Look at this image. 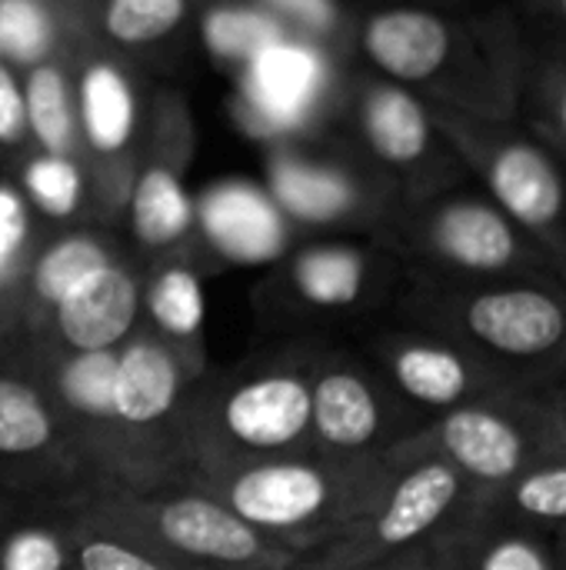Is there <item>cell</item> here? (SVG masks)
Instances as JSON below:
<instances>
[{
  "mask_svg": "<svg viewBox=\"0 0 566 570\" xmlns=\"http://www.w3.org/2000/svg\"><path fill=\"white\" fill-rule=\"evenodd\" d=\"M410 324L454 337L530 387L566 381V281H440L424 277L410 291Z\"/></svg>",
  "mask_w": 566,
  "mask_h": 570,
  "instance_id": "cell-4",
  "label": "cell"
},
{
  "mask_svg": "<svg viewBox=\"0 0 566 570\" xmlns=\"http://www.w3.org/2000/svg\"><path fill=\"white\" fill-rule=\"evenodd\" d=\"M494 521L557 534L566 528V448H557L484 498Z\"/></svg>",
  "mask_w": 566,
  "mask_h": 570,
  "instance_id": "cell-23",
  "label": "cell"
},
{
  "mask_svg": "<svg viewBox=\"0 0 566 570\" xmlns=\"http://www.w3.org/2000/svg\"><path fill=\"white\" fill-rule=\"evenodd\" d=\"M557 448L564 444L550 384L504 391L430 417L420 431L390 448L387 458H440L487 498Z\"/></svg>",
  "mask_w": 566,
  "mask_h": 570,
  "instance_id": "cell-7",
  "label": "cell"
},
{
  "mask_svg": "<svg viewBox=\"0 0 566 570\" xmlns=\"http://www.w3.org/2000/svg\"><path fill=\"white\" fill-rule=\"evenodd\" d=\"M394 474L374 508L304 570H357L394 558L467 518L484 498L440 458H390Z\"/></svg>",
  "mask_w": 566,
  "mask_h": 570,
  "instance_id": "cell-10",
  "label": "cell"
},
{
  "mask_svg": "<svg viewBox=\"0 0 566 570\" xmlns=\"http://www.w3.org/2000/svg\"><path fill=\"white\" fill-rule=\"evenodd\" d=\"M294 311L314 317H354L377 307L387 291L384 261L354 244H317L300 250L284 274Z\"/></svg>",
  "mask_w": 566,
  "mask_h": 570,
  "instance_id": "cell-16",
  "label": "cell"
},
{
  "mask_svg": "<svg viewBox=\"0 0 566 570\" xmlns=\"http://www.w3.org/2000/svg\"><path fill=\"white\" fill-rule=\"evenodd\" d=\"M27 130V104L20 87L13 83L10 70L0 63V144L20 140Z\"/></svg>",
  "mask_w": 566,
  "mask_h": 570,
  "instance_id": "cell-37",
  "label": "cell"
},
{
  "mask_svg": "<svg viewBox=\"0 0 566 570\" xmlns=\"http://www.w3.org/2000/svg\"><path fill=\"white\" fill-rule=\"evenodd\" d=\"M183 17V0H110L103 27L120 43H147L170 33Z\"/></svg>",
  "mask_w": 566,
  "mask_h": 570,
  "instance_id": "cell-33",
  "label": "cell"
},
{
  "mask_svg": "<svg viewBox=\"0 0 566 570\" xmlns=\"http://www.w3.org/2000/svg\"><path fill=\"white\" fill-rule=\"evenodd\" d=\"M200 377L187 361L153 337L147 327H137L117 347L113 367V407L123 431L183 484L180 458V417L190 387Z\"/></svg>",
  "mask_w": 566,
  "mask_h": 570,
  "instance_id": "cell-13",
  "label": "cell"
},
{
  "mask_svg": "<svg viewBox=\"0 0 566 570\" xmlns=\"http://www.w3.org/2000/svg\"><path fill=\"white\" fill-rule=\"evenodd\" d=\"M110 261H113L110 250L90 234H67V237L53 240L50 247H43L27 267L23 307H20L17 324H13L17 341L37 334L40 324L47 321V314L57 307V301L70 287H77L80 281H87L90 274L107 267ZM7 344H13V337Z\"/></svg>",
  "mask_w": 566,
  "mask_h": 570,
  "instance_id": "cell-22",
  "label": "cell"
},
{
  "mask_svg": "<svg viewBox=\"0 0 566 570\" xmlns=\"http://www.w3.org/2000/svg\"><path fill=\"white\" fill-rule=\"evenodd\" d=\"M0 481L30 498L83 494L60 421L27 367L0 351Z\"/></svg>",
  "mask_w": 566,
  "mask_h": 570,
  "instance_id": "cell-14",
  "label": "cell"
},
{
  "mask_svg": "<svg viewBox=\"0 0 566 570\" xmlns=\"http://www.w3.org/2000/svg\"><path fill=\"white\" fill-rule=\"evenodd\" d=\"M67 570H80V568H73V564H70V568H67Z\"/></svg>",
  "mask_w": 566,
  "mask_h": 570,
  "instance_id": "cell-43",
  "label": "cell"
},
{
  "mask_svg": "<svg viewBox=\"0 0 566 570\" xmlns=\"http://www.w3.org/2000/svg\"><path fill=\"white\" fill-rule=\"evenodd\" d=\"M27 230H30V220H27V207L20 194H13L10 187H0V254H7L10 261H20Z\"/></svg>",
  "mask_w": 566,
  "mask_h": 570,
  "instance_id": "cell-36",
  "label": "cell"
},
{
  "mask_svg": "<svg viewBox=\"0 0 566 570\" xmlns=\"http://www.w3.org/2000/svg\"><path fill=\"white\" fill-rule=\"evenodd\" d=\"M143 284L127 267L110 261L77 287H70L47 314L37 334L20 341H40L70 354L117 351L140 327Z\"/></svg>",
  "mask_w": 566,
  "mask_h": 570,
  "instance_id": "cell-15",
  "label": "cell"
},
{
  "mask_svg": "<svg viewBox=\"0 0 566 570\" xmlns=\"http://www.w3.org/2000/svg\"><path fill=\"white\" fill-rule=\"evenodd\" d=\"M63 508V504H60ZM67 528H70V561L80 570H183L170 561H163L160 554H153L150 548L137 544L133 538L80 521L73 518L67 508Z\"/></svg>",
  "mask_w": 566,
  "mask_h": 570,
  "instance_id": "cell-29",
  "label": "cell"
},
{
  "mask_svg": "<svg viewBox=\"0 0 566 570\" xmlns=\"http://www.w3.org/2000/svg\"><path fill=\"white\" fill-rule=\"evenodd\" d=\"M390 474L394 461L387 454L300 451L190 468L183 484L214 494L250 528L314 554L344 538L374 508Z\"/></svg>",
  "mask_w": 566,
  "mask_h": 570,
  "instance_id": "cell-2",
  "label": "cell"
},
{
  "mask_svg": "<svg viewBox=\"0 0 566 570\" xmlns=\"http://www.w3.org/2000/svg\"><path fill=\"white\" fill-rule=\"evenodd\" d=\"M197 224V210L180 177L167 167H150L130 197V227L150 250L173 247Z\"/></svg>",
  "mask_w": 566,
  "mask_h": 570,
  "instance_id": "cell-26",
  "label": "cell"
},
{
  "mask_svg": "<svg viewBox=\"0 0 566 570\" xmlns=\"http://www.w3.org/2000/svg\"><path fill=\"white\" fill-rule=\"evenodd\" d=\"M80 117L87 140L113 154L130 140L133 130V94L127 77L110 63H93L80 83Z\"/></svg>",
  "mask_w": 566,
  "mask_h": 570,
  "instance_id": "cell-28",
  "label": "cell"
},
{
  "mask_svg": "<svg viewBox=\"0 0 566 570\" xmlns=\"http://www.w3.org/2000/svg\"><path fill=\"white\" fill-rule=\"evenodd\" d=\"M464 570H564L554 534L494 521L480 508V521L467 544Z\"/></svg>",
  "mask_w": 566,
  "mask_h": 570,
  "instance_id": "cell-27",
  "label": "cell"
},
{
  "mask_svg": "<svg viewBox=\"0 0 566 570\" xmlns=\"http://www.w3.org/2000/svg\"><path fill=\"white\" fill-rule=\"evenodd\" d=\"M264 3H270L274 10H280V13L294 17V20H300L310 30H330L334 20H337L334 0H264Z\"/></svg>",
  "mask_w": 566,
  "mask_h": 570,
  "instance_id": "cell-38",
  "label": "cell"
},
{
  "mask_svg": "<svg viewBox=\"0 0 566 570\" xmlns=\"http://www.w3.org/2000/svg\"><path fill=\"white\" fill-rule=\"evenodd\" d=\"M404 244L417 257L424 277H560L550 257L480 187L427 197L407 224Z\"/></svg>",
  "mask_w": 566,
  "mask_h": 570,
  "instance_id": "cell-9",
  "label": "cell"
},
{
  "mask_svg": "<svg viewBox=\"0 0 566 570\" xmlns=\"http://www.w3.org/2000/svg\"><path fill=\"white\" fill-rule=\"evenodd\" d=\"M60 504L90 524L120 531L183 570H304L297 551L237 518L193 484L153 491H83Z\"/></svg>",
  "mask_w": 566,
  "mask_h": 570,
  "instance_id": "cell-5",
  "label": "cell"
},
{
  "mask_svg": "<svg viewBox=\"0 0 566 570\" xmlns=\"http://www.w3.org/2000/svg\"><path fill=\"white\" fill-rule=\"evenodd\" d=\"M514 10H524L540 30L566 33V0H514Z\"/></svg>",
  "mask_w": 566,
  "mask_h": 570,
  "instance_id": "cell-39",
  "label": "cell"
},
{
  "mask_svg": "<svg viewBox=\"0 0 566 570\" xmlns=\"http://www.w3.org/2000/svg\"><path fill=\"white\" fill-rule=\"evenodd\" d=\"M427 421L410 411L364 354L314 347L310 364V444L340 458L387 454Z\"/></svg>",
  "mask_w": 566,
  "mask_h": 570,
  "instance_id": "cell-11",
  "label": "cell"
},
{
  "mask_svg": "<svg viewBox=\"0 0 566 570\" xmlns=\"http://www.w3.org/2000/svg\"><path fill=\"white\" fill-rule=\"evenodd\" d=\"M197 227L230 264H270L287 250V217L274 197L247 180H224L197 204Z\"/></svg>",
  "mask_w": 566,
  "mask_h": 570,
  "instance_id": "cell-17",
  "label": "cell"
},
{
  "mask_svg": "<svg viewBox=\"0 0 566 570\" xmlns=\"http://www.w3.org/2000/svg\"><path fill=\"white\" fill-rule=\"evenodd\" d=\"M360 40L390 80L410 90H444L447 114L520 120L530 33L514 7L474 23L424 7H390L364 23Z\"/></svg>",
  "mask_w": 566,
  "mask_h": 570,
  "instance_id": "cell-1",
  "label": "cell"
},
{
  "mask_svg": "<svg viewBox=\"0 0 566 570\" xmlns=\"http://www.w3.org/2000/svg\"><path fill=\"white\" fill-rule=\"evenodd\" d=\"M50 17L37 0H0V50L20 63H37L50 50Z\"/></svg>",
  "mask_w": 566,
  "mask_h": 570,
  "instance_id": "cell-34",
  "label": "cell"
},
{
  "mask_svg": "<svg viewBox=\"0 0 566 570\" xmlns=\"http://www.w3.org/2000/svg\"><path fill=\"white\" fill-rule=\"evenodd\" d=\"M364 357L387 381V387L424 421L504 391L530 387L487 357L474 354L470 347L457 344L454 337L420 324L377 334L367 344Z\"/></svg>",
  "mask_w": 566,
  "mask_h": 570,
  "instance_id": "cell-12",
  "label": "cell"
},
{
  "mask_svg": "<svg viewBox=\"0 0 566 570\" xmlns=\"http://www.w3.org/2000/svg\"><path fill=\"white\" fill-rule=\"evenodd\" d=\"M23 104H27V124L37 134V140L47 147V154L63 157L73 144V110H70L63 73L57 67H37L30 73Z\"/></svg>",
  "mask_w": 566,
  "mask_h": 570,
  "instance_id": "cell-31",
  "label": "cell"
},
{
  "mask_svg": "<svg viewBox=\"0 0 566 570\" xmlns=\"http://www.w3.org/2000/svg\"><path fill=\"white\" fill-rule=\"evenodd\" d=\"M23 187L47 217H70L80 204V170L57 154L37 157L23 170Z\"/></svg>",
  "mask_w": 566,
  "mask_h": 570,
  "instance_id": "cell-35",
  "label": "cell"
},
{
  "mask_svg": "<svg viewBox=\"0 0 566 570\" xmlns=\"http://www.w3.org/2000/svg\"><path fill=\"white\" fill-rule=\"evenodd\" d=\"M140 327L173 347L197 377L210 371L203 347V287L193 267L163 264L143 284Z\"/></svg>",
  "mask_w": 566,
  "mask_h": 570,
  "instance_id": "cell-21",
  "label": "cell"
},
{
  "mask_svg": "<svg viewBox=\"0 0 566 570\" xmlns=\"http://www.w3.org/2000/svg\"><path fill=\"white\" fill-rule=\"evenodd\" d=\"M520 124L544 137L566 160V47L550 33L530 40Z\"/></svg>",
  "mask_w": 566,
  "mask_h": 570,
  "instance_id": "cell-25",
  "label": "cell"
},
{
  "mask_svg": "<svg viewBox=\"0 0 566 570\" xmlns=\"http://www.w3.org/2000/svg\"><path fill=\"white\" fill-rule=\"evenodd\" d=\"M203 40L220 60L250 63L260 50L284 40V27L250 7H217L203 17Z\"/></svg>",
  "mask_w": 566,
  "mask_h": 570,
  "instance_id": "cell-30",
  "label": "cell"
},
{
  "mask_svg": "<svg viewBox=\"0 0 566 570\" xmlns=\"http://www.w3.org/2000/svg\"><path fill=\"white\" fill-rule=\"evenodd\" d=\"M544 33H550V37H557V40H560V43H564V47H566V33H554V30H544Z\"/></svg>",
  "mask_w": 566,
  "mask_h": 570,
  "instance_id": "cell-42",
  "label": "cell"
},
{
  "mask_svg": "<svg viewBox=\"0 0 566 570\" xmlns=\"http://www.w3.org/2000/svg\"><path fill=\"white\" fill-rule=\"evenodd\" d=\"M360 127L370 154L397 174L414 177L440 164V120L417 90L397 80L374 83L364 94Z\"/></svg>",
  "mask_w": 566,
  "mask_h": 570,
  "instance_id": "cell-19",
  "label": "cell"
},
{
  "mask_svg": "<svg viewBox=\"0 0 566 570\" xmlns=\"http://www.w3.org/2000/svg\"><path fill=\"white\" fill-rule=\"evenodd\" d=\"M554 411H557L560 444L566 448V381H564V384H554Z\"/></svg>",
  "mask_w": 566,
  "mask_h": 570,
  "instance_id": "cell-40",
  "label": "cell"
},
{
  "mask_svg": "<svg viewBox=\"0 0 566 570\" xmlns=\"http://www.w3.org/2000/svg\"><path fill=\"white\" fill-rule=\"evenodd\" d=\"M480 508L484 501L467 514L460 518L454 528L394 554V558H384L377 564H367V568L357 570H464V558H467V544L474 538V528L480 521Z\"/></svg>",
  "mask_w": 566,
  "mask_h": 570,
  "instance_id": "cell-32",
  "label": "cell"
},
{
  "mask_svg": "<svg viewBox=\"0 0 566 570\" xmlns=\"http://www.w3.org/2000/svg\"><path fill=\"white\" fill-rule=\"evenodd\" d=\"M317 344H284L230 371H207L180 417L183 478L190 468L314 451L310 364Z\"/></svg>",
  "mask_w": 566,
  "mask_h": 570,
  "instance_id": "cell-3",
  "label": "cell"
},
{
  "mask_svg": "<svg viewBox=\"0 0 566 570\" xmlns=\"http://www.w3.org/2000/svg\"><path fill=\"white\" fill-rule=\"evenodd\" d=\"M70 564V528L60 498L0 508V570H67Z\"/></svg>",
  "mask_w": 566,
  "mask_h": 570,
  "instance_id": "cell-24",
  "label": "cell"
},
{
  "mask_svg": "<svg viewBox=\"0 0 566 570\" xmlns=\"http://www.w3.org/2000/svg\"><path fill=\"white\" fill-rule=\"evenodd\" d=\"M554 544H557L560 564H564V570H566V528H564V531H557V534H554Z\"/></svg>",
  "mask_w": 566,
  "mask_h": 570,
  "instance_id": "cell-41",
  "label": "cell"
},
{
  "mask_svg": "<svg viewBox=\"0 0 566 570\" xmlns=\"http://www.w3.org/2000/svg\"><path fill=\"white\" fill-rule=\"evenodd\" d=\"M0 351L27 367L47 394L87 491H153L180 484L123 431L117 417V351L70 354L40 341H13Z\"/></svg>",
  "mask_w": 566,
  "mask_h": 570,
  "instance_id": "cell-6",
  "label": "cell"
},
{
  "mask_svg": "<svg viewBox=\"0 0 566 570\" xmlns=\"http://www.w3.org/2000/svg\"><path fill=\"white\" fill-rule=\"evenodd\" d=\"M454 150L480 190L550 257L566 281V160L520 120L440 114Z\"/></svg>",
  "mask_w": 566,
  "mask_h": 570,
  "instance_id": "cell-8",
  "label": "cell"
},
{
  "mask_svg": "<svg viewBox=\"0 0 566 570\" xmlns=\"http://www.w3.org/2000/svg\"><path fill=\"white\" fill-rule=\"evenodd\" d=\"M244 67V110L267 134L300 127L327 83L324 57L314 47L290 43L287 37L260 50Z\"/></svg>",
  "mask_w": 566,
  "mask_h": 570,
  "instance_id": "cell-18",
  "label": "cell"
},
{
  "mask_svg": "<svg viewBox=\"0 0 566 570\" xmlns=\"http://www.w3.org/2000/svg\"><path fill=\"white\" fill-rule=\"evenodd\" d=\"M270 197L284 217L310 227L354 220L367 207L364 187L347 170L287 154L270 164Z\"/></svg>",
  "mask_w": 566,
  "mask_h": 570,
  "instance_id": "cell-20",
  "label": "cell"
}]
</instances>
